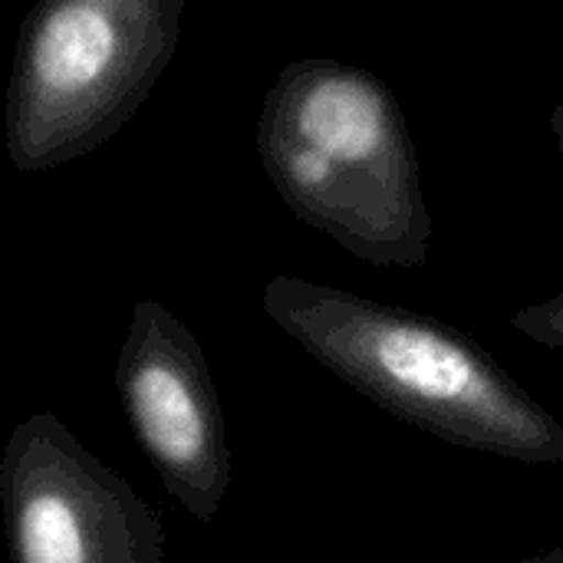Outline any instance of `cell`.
<instances>
[{
	"label": "cell",
	"instance_id": "cell-8",
	"mask_svg": "<svg viewBox=\"0 0 563 563\" xmlns=\"http://www.w3.org/2000/svg\"><path fill=\"white\" fill-rule=\"evenodd\" d=\"M551 129H554V139H558V148H561L563 158V96L561 102H558V109H554V115H551Z\"/></svg>",
	"mask_w": 563,
	"mask_h": 563
},
{
	"label": "cell",
	"instance_id": "cell-2",
	"mask_svg": "<svg viewBox=\"0 0 563 563\" xmlns=\"http://www.w3.org/2000/svg\"><path fill=\"white\" fill-rule=\"evenodd\" d=\"M257 155L297 221L373 267L419 271L432 251V211L419 152L396 92L376 73L307 56L264 96Z\"/></svg>",
	"mask_w": 563,
	"mask_h": 563
},
{
	"label": "cell",
	"instance_id": "cell-7",
	"mask_svg": "<svg viewBox=\"0 0 563 563\" xmlns=\"http://www.w3.org/2000/svg\"><path fill=\"white\" fill-rule=\"evenodd\" d=\"M511 563H563V548L558 551H544V554H528V558H518Z\"/></svg>",
	"mask_w": 563,
	"mask_h": 563
},
{
	"label": "cell",
	"instance_id": "cell-3",
	"mask_svg": "<svg viewBox=\"0 0 563 563\" xmlns=\"http://www.w3.org/2000/svg\"><path fill=\"white\" fill-rule=\"evenodd\" d=\"M185 0H43L16 30L3 142L16 172H49L112 142L181 43Z\"/></svg>",
	"mask_w": 563,
	"mask_h": 563
},
{
	"label": "cell",
	"instance_id": "cell-5",
	"mask_svg": "<svg viewBox=\"0 0 563 563\" xmlns=\"http://www.w3.org/2000/svg\"><path fill=\"white\" fill-rule=\"evenodd\" d=\"M115 393L129 429L198 525H211L231 488L221 399L198 336L158 300H139L115 356Z\"/></svg>",
	"mask_w": 563,
	"mask_h": 563
},
{
	"label": "cell",
	"instance_id": "cell-1",
	"mask_svg": "<svg viewBox=\"0 0 563 563\" xmlns=\"http://www.w3.org/2000/svg\"><path fill=\"white\" fill-rule=\"evenodd\" d=\"M261 307L303 353L396 419L462 449L563 465V422L468 333L353 290L271 277Z\"/></svg>",
	"mask_w": 563,
	"mask_h": 563
},
{
	"label": "cell",
	"instance_id": "cell-4",
	"mask_svg": "<svg viewBox=\"0 0 563 563\" xmlns=\"http://www.w3.org/2000/svg\"><path fill=\"white\" fill-rule=\"evenodd\" d=\"M0 521L10 563H165L155 508L53 412L16 422L0 452Z\"/></svg>",
	"mask_w": 563,
	"mask_h": 563
},
{
	"label": "cell",
	"instance_id": "cell-6",
	"mask_svg": "<svg viewBox=\"0 0 563 563\" xmlns=\"http://www.w3.org/2000/svg\"><path fill=\"white\" fill-rule=\"evenodd\" d=\"M511 330L528 336L531 343H541L548 350H561L563 353V290L554 294L551 300L515 310Z\"/></svg>",
	"mask_w": 563,
	"mask_h": 563
}]
</instances>
